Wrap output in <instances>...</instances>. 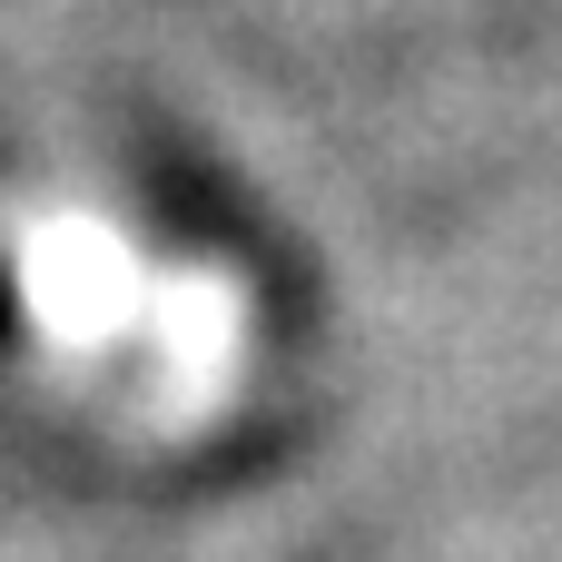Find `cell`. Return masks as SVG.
<instances>
[{
	"label": "cell",
	"mask_w": 562,
	"mask_h": 562,
	"mask_svg": "<svg viewBox=\"0 0 562 562\" xmlns=\"http://www.w3.org/2000/svg\"><path fill=\"white\" fill-rule=\"evenodd\" d=\"M128 296H138V277H128V257L99 227H40V247H30V306H40V326H59L69 346H89V336H119Z\"/></svg>",
	"instance_id": "1"
}]
</instances>
